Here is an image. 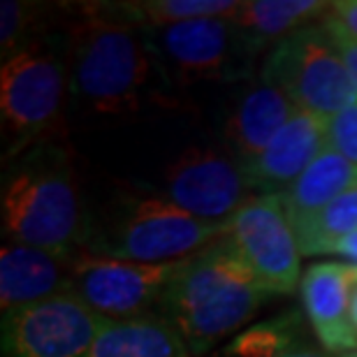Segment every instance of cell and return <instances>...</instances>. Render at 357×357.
Segmentation results:
<instances>
[{
	"instance_id": "277c9868",
	"label": "cell",
	"mask_w": 357,
	"mask_h": 357,
	"mask_svg": "<svg viewBox=\"0 0 357 357\" xmlns=\"http://www.w3.org/2000/svg\"><path fill=\"white\" fill-rule=\"evenodd\" d=\"M230 223H206L169 202L167 197H135L91 232V255L144 265H165L190 258L223 239Z\"/></svg>"
},
{
	"instance_id": "8992f818",
	"label": "cell",
	"mask_w": 357,
	"mask_h": 357,
	"mask_svg": "<svg viewBox=\"0 0 357 357\" xmlns=\"http://www.w3.org/2000/svg\"><path fill=\"white\" fill-rule=\"evenodd\" d=\"M262 79L288 96L297 109L330 123L357 98V86L323 26H304L267 56Z\"/></svg>"
},
{
	"instance_id": "9c48e42d",
	"label": "cell",
	"mask_w": 357,
	"mask_h": 357,
	"mask_svg": "<svg viewBox=\"0 0 357 357\" xmlns=\"http://www.w3.org/2000/svg\"><path fill=\"white\" fill-rule=\"evenodd\" d=\"M227 237L269 295L292 292L299 281V244L281 195H255L230 220Z\"/></svg>"
},
{
	"instance_id": "4fadbf2b",
	"label": "cell",
	"mask_w": 357,
	"mask_h": 357,
	"mask_svg": "<svg viewBox=\"0 0 357 357\" xmlns=\"http://www.w3.org/2000/svg\"><path fill=\"white\" fill-rule=\"evenodd\" d=\"M327 146V121L297 109L251 167L248 183L260 195H281Z\"/></svg>"
},
{
	"instance_id": "83f0119b",
	"label": "cell",
	"mask_w": 357,
	"mask_h": 357,
	"mask_svg": "<svg viewBox=\"0 0 357 357\" xmlns=\"http://www.w3.org/2000/svg\"><path fill=\"white\" fill-rule=\"evenodd\" d=\"M351 323L357 332V281L353 285V292H351Z\"/></svg>"
},
{
	"instance_id": "5b68a950",
	"label": "cell",
	"mask_w": 357,
	"mask_h": 357,
	"mask_svg": "<svg viewBox=\"0 0 357 357\" xmlns=\"http://www.w3.org/2000/svg\"><path fill=\"white\" fill-rule=\"evenodd\" d=\"M68 73L61 59L42 45H28L3 63L0 114L5 158L45 144L61 123Z\"/></svg>"
},
{
	"instance_id": "5bb4252c",
	"label": "cell",
	"mask_w": 357,
	"mask_h": 357,
	"mask_svg": "<svg viewBox=\"0 0 357 357\" xmlns=\"http://www.w3.org/2000/svg\"><path fill=\"white\" fill-rule=\"evenodd\" d=\"M73 262L31 246H3L0 251V306L3 313L42 302L70 290Z\"/></svg>"
},
{
	"instance_id": "e0dca14e",
	"label": "cell",
	"mask_w": 357,
	"mask_h": 357,
	"mask_svg": "<svg viewBox=\"0 0 357 357\" xmlns=\"http://www.w3.org/2000/svg\"><path fill=\"white\" fill-rule=\"evenodd\" d=\"M89 357H190L188 346L167 318L139 316L112 320Z\"/></svg>"
},
{
	"instance_id": "8fae6325",
	"label": "cell",
	"mask_w": 357,
	"mask_h": 357,
	"mask_svg": "<svg viewBox=\"0 0 357 357\" xmlns=\"http://www.w3.org/2000/svg\"><path fill=\"white\" fill-rule=\"evenodd\" d=\"M151 54L181 82L237 77L239 54L251 52L234 19H192L149 28Z\"/></svg>"
},
{
	"instance_id": "52a82bcc",
	"label": "cell",
	"mask_w": 357,
	"mask_h": 357,
	"mask_svg": "<svg viewBox=\"0 0 357 357\" xmlns=\"http://www.w3.org/2000/svg\"><path fill=\"white\" fill-rule=\"evenodd\" d=\"M112 320L73 290L21 306L3 318L5 357H89Z\"/></svg>"
},
{
	"instance_id": "f1b7e54d",
	"label": "cell",
	"mask_w": 357,
	"mask_h": 357,
	"mask_svg": "<svg viewBox=\"0 0 357 357\" xmlns=\"http://www.w3.org/2000/svg\"><path fill=\"white\" fill-rule=\"evenodd\" d=\"M353 357H357V355H353Z\"/></svg>"
},
{
	"instance_id": "7402d4cb",
	"label": "cell",
	"mask_w": 357,
	"mask_h": 357,
	"mask_svg": "<svg viewBox=\"0 0 357 357\" xmlns=\"http://www.w3.org/2000/svg\"><path fill=\"white\" fill-rule=\"evenodd\" d=\"M33 5L19 3V0H3L0 5V52L3 63L10 61L14 54L28 47V31L33 26Z\"/></svg>"
},
{
	"instance_id": "7a4b0ae2",
	"label": "cell",
	"mask_w": 357,
	"mask_h": 357,
	"mask_svg": "<svg viewBox=\"0 0 357 357\" xmlns=\"http://www.w3.org/2000/svg\"><path fill=\"white\" fill-rule=\"evenodd\" d=\"M0 204L3 234L10 244L68 258L91 237L73 162L66 149L52 142L14 158Z\"/></svg>"
},
{
	"instance_id": "d6986e66",
	"label": "cell",
	"mask_w": 357,
	"mask_h": 357,
	"mask_svg": "<svg viewBox=\"0 0 357 357\" xmlns=\"http://www.w3.org/2000/svg\"><path fill=\"white\" fill-rule=\"evenodd\" d=\"M121 17L139 28H162L192 19H234L241 3L232 0H149V3H121L114 5Z\"/></svg>"
},
{
	"instance_id": "484cf974",
	"label": "cell",
	"mask_w": 357,
	"mask_h": 357,
	"mask_svg": "<svg viewBox=\"0 0 357 357\" xmlns=\"http://www.w3.org/2000/svg\"><path fill=\"white\" fill-rule=\"evenodd\" d=\"M332 253L334 255H344L346 260H351L353 265L357 267V230L351 232V234H346L344 239H339L337 244H334Z\"/></svg>"
},
{
	"instance_id": "3957f363",
	"label": "cell",
	"mask_w": 357,
	"mask_h": 357,
	"mask_svg": "<svg viewBox=\"0 0 357 357\" xmlns=\"http://www.w3.org/2000/svg\"><path fill=\"white\" fill-rule=\"evenodd\" d=\"M146 31L100 5L70 33V84L91 109L123 114L142 102L151 73Z\"/></svg>"
},
{
	"instance_id": "ba28073f",
	"label": "cell",
	"mask_w": 357,
	"mask_h": 357,
	"mask_svg": "<svg viewBox=\"0 0 357 357\" xmlns=\"http://www.w3.org/2000/svg\"><path fill=\"white\" fill-rule=\"evenodd\" d=\"M176 267L178 260L165 265H144L84 253L73 260L70 290L100 316L130 320L146 316L149 306L162 304Z\"/></svg>"
},
{
	"instance_id": "44dd1931",
	"label": "cell",
	"mask_w": 357,
	"mask_h": 357,
	"mask_svg": "<svg viewBox=\"0 0 357 357\" xmlns=\"http://www.w3.org/2000/svg\"><path fill=\"white\" fill-rule=\"evenodd\" d=\"M299 318L295 313H285L267 323H260L251 330L241 332L227 346V355L232 357H285L299 351L297 348Z\"/></svg>"
},
{
	"instance_id": "2e32d148",
	"label": "cell",
	"mask_w": 357,
	"mask_h": 357,
	"mask_svg": "<svg viewBox=\"0 0 357 357\" xmlns=\"http://www.w3.org/2000/svg\"><path fill=\"white\" fill-rule=\"evenodd\" d=\"M353 185H357V169L344 155L325 146L304 169L302 176L288 190L281 192L292 230L299 232L304 225H309L327 204H332Z\"/></svg>"
},
{
	"instance_id": "30bf717a",
	"label": "cell",
	"mask_w": 357,
	"mask_h": 357,
	"mask_svg": "<svg viewBox=\"0 0 357 357\" xmlns=\"http://www.w3.org/2000/svg\"><path fill=\"white\" fill-rule=\"evenodd\" d=\"M167 199L206 223H230L253 199L246 167L232 153L218 149H190L165 174Z\"/></svg>"
},
{
	"instance_id": "7c38bea8",
	"label": "cell",
	"mask_w": 357,
	"mask_h": 357,
	"mask_svg": "<svg viewBox=\"0 0 357 357\" xmlns=\"http://www.w3.org/2000/svg\"><path fill=\"white\" fill-rule=\"evenodd\" d=\"M357 281L355 265L318 262L302 278V299L306 316L330 353L357 348V332L351 323V292Z\"/></svg>"
},
{
	"instance_id": "ac0fdd59",
	"label": "cell",
	"mask_w": 357,
	"mask_h": 357,
	"mask_svg": "<svg viewBox=\"0 0 357 357\" xmlns=\"http://www.w3.org/2000/svg\"><path fill=\"white\" fill-rule=\"evenodd\" d=\"M330 5L332 3H320V0H253V3H241L234 24L239 26L248 49H258L271 40L281 42L290 38L306 26V21L325 14Z\"/></svg>"
},
{
	"instance_id": "603a6c76",
	"label": "cell",
	"mask_w": 357,
	"mask_h": 357,
	"mask_svg": "<svg viewBox=\"0 0 357 357\" xmlns=\"http://www.w3.org/2000/svg\"><path fill=\"white\" fill-rule=\"evenodd\" d=\"M327 146L357 169V98L327 123Z\"/></svg>"
},
{
	"instance_id": "9a60e30c",
	"label": "cell",
	"mask_w": 357,
	"mask_h": 357,
	"mask_svg": "<svg viewBox=\"0 0 357 357\" xmlns=\"http://www.w3.org/2000/svg\"><path fill=\"white\" fill-rule=\"evenodd\" d=\"M295 114L297 105L281 89L260 77V82L244 91L227 121L232 155L244 167H251Z\"/></svg>"
},
{
	"instance_id": "cb8c5ba5",
	"label": "cell",
	"mask_w": 357,
	"mask_h": 357,
	"mask_svg": "<svg viewBox=\"0 0 357 357\" xmlns=\"http://www.w3.org/2000/svg\"><path fill=\"white\" fill-rule=\"evenodd\" d=\"M323 28L334 40L357 42V0H339L325 12Z\"/></svg>"
},
{
	"instance_id": "6da1fadb",
	"label": "cell",
	"mask_w": 357,
	"mask_h": 357,
	"mask_svg": "<svg viewBox=\"0 0 357 357\" xmlns=\"http://www.w3.org/2000/svg\"><path fill=\"white\" fill-rule=\"evenodd\" d=\"M269 292L227 237L178 260L162 297V311L183 337L190 355H204L213 344L241 327Z\"/></svg>"
},
{
	"instance_id": "4316f807",
	"label": "cell",
	"mask_w": 357,
	"mask_h": 357,
	"mask_svg": "<svg viewBox=\"0 0 357 357\" xmlns=\"http://www.w3.org/2000/svg\"><path fill=\"white\" fill-rule=\"evenodd\" d=\"M285 357H330V355H325L323 351H316V348H299V351L285 355Z\"/></svg>"
},
{
	"instance_id": "d4e9b609",
	"label": "cell",
	"mask_w": 357,
	"mask_h": 357,
	"mask_svg": "<svg viewBox=\"0 0 357 357\" xmlns=\"http://www.w3.org/2000/svg\"><path fill=\"white\" fill-rule=\"evenodd\" d=\"M334 47H337V52L341 56V61H344V66L348 68V73H351L355 86H357V42H351V40H334Z\"/></svg>"
},
{
	"instance_id": "ffe728a7",
	"label": "cell",
	"mask_w": 357,
	"mask_h": 357,
	"mask_svg": "<svg viewBox=\"0 0 357 357\" xmlns=\"http://www.w3.org/2000/svg\"><path fill=\"white\" fill-rule=\"evenodd\" d=\"M357 230V185L339 195L332 204H327L309 225H304L297 234L299 251L304 255L332 253L334 244L346 234Z\"/></svg>"
}]
</instances>
